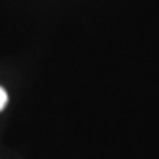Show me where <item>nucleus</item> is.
I'll return each instance as SVG.
<instances>
[{"instance_id":"nucleus-1","label":"nucleus","mask_w":159,"mask_h":159,"mask_svg":"<svg viewBox=\"0 0 159 159\" xmlns=\"http://www.w3.org/2000/svg\"><path fill=\"white\" fill-rule=\"evenodd\" d=\"M6 104H7V92L0 87V111L6 108Z\"/></svg>"}]
</instances>
